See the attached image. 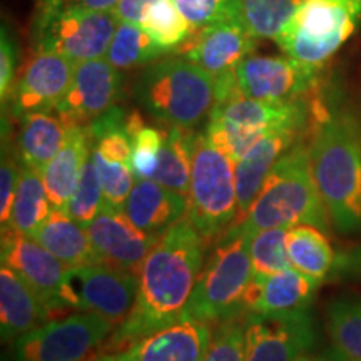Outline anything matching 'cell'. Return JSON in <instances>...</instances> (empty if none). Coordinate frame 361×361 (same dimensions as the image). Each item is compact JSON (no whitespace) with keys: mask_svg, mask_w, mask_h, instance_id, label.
I'll return each instance as SVG.
<instances>
[{"mask_svg":"<svg viewBox=\"0 0 361 361\" xmlns=\"http://www.w3.org/2000/svg\"><path fill=\"white\" fill-rule=\"evenodd\" d=\"M204 241L189 219L161 234L139 269L134 308L106 341L107 351H126L186 314L204 261Z\"/></svg>","mask_w":361,"mask_h":361,"instance_id":"cell-1","label":"cell"},{"mask_svg":"<svg viewBox=\"0 0 361 361\" xmlns=\"http://www.w3.org/2000/svg\"><path fill=\"white\" fill-rule=\"evenodd\" d=\"M313 178L338 231H361V130L348 112L329 116L310 147Z\"/></svg>","mask_w":361,"mask_h":361,"instance_id":"cell-2","label":"cell"},{"mask_svg":"<svg viewBox=\"0 0 361 361\" xmlns=\"http://www.w3.org/2000/svg\"><path fill=\"white\" fill-rule=\"evenodd\" d=\"M311 224L326 231L329 214L311 171L310 149L295 144L269 171L250 213L238 226L247 239L269 228Z\"/></svg>","mask_w":361,"mask_h":361,"instance_id":"cell-3","label":"cell"},{"mask_svg":"<svg viewBox=\"0 0 361 361\" xmlns=\"http://www.w3.org/2000/svg\"><path fill=\"white\" fill-rule=\"evenodd\" d=\"M141 106L159 123L192 129L211 114L214 78L184 57H169L149 66L134 87Z\"/></svg>","mask_w":361,"mask_h":361,"instance_id":"cell-4","label":"cell"},{"mask_svg":"<svg viewBox=\"0 0 361 361\" xmlns=\"http://www.w3.org/2000/svg\"><path fill=\"white\" fill-rule=\"evenodd\" d=\"M189 213L204 245L218 241L238 219L236 164L209 141L206 133H191Z\"/></svg>","mask_w":361,"mask_h":361,"instance_id":"cell-5","label":"cell"},{"mask_svg":"<svg viewBox=\"0 0 361 361\" xmlns=\"http://www.w3.org/2000/svg\"><path fill=\"white\" fill-rule=\"evenodd\" d=\"M252 279L250 239L236 228L226 231L201 269L186 314L204 323L228 322L245 313Z\"/></svg>","mask_w":361,"mask_h":361,"instance_id":"cell-6","label":"cell"},{"mask_svg":"<svg viewBox=\"0 0 361 361\" xmlns=\"http://www.w3.org/2000/svg\"><path fill=\"white\" fill-rule=\"evenodd\" d=\"M360 22L361 0H303L274 42L286 56L322 67L356 32Z\"/></svg>","mask_w":361,"mask_h":361,"instance_id":"cell-7","label":"cell"},{"mask_svg":"<svg viewBox=\"0 0 361 361\" xmlns=\"http://www.w3.org/2000/svg\"><path fill=\"white\" fill-rule=\"evenodd\" d=\"M117 24L112 12L89 11L72 2L44 4L34 24V39L37 51L80 64L106 56Z\"/></svg>","mask_w":361,"mask_h":361,"instance_id":"cell-8","label":"cell"},{"mask_svg":"<svg viewBox=\"0 0 361 361\" xmlns=\"http://www.w3.org/2000/svg\"><path fill=\"white\" fill-rule=\"evenodd\" d=\"M134 271L111 263L67 268L57 295V308L79 310L107 319L114 329L124 323L137 296Z\"/></svg>","mask_w":361,"mask_h":361,"instance_id":"cell-9","label":"cell"},{"mask_svg":"<svg viewBox=\"0 0 361 361\" xmlns=\"http://www.w3.org/2000/svg\"><path fill=\"white\" fill-rule=\"evenodd\" d=\"M112 329L99 314H71L13 340L12 356L16 361H92Z\"/></svg>","mask_w":361,"mask_h":361,"instance_id":"cell-10","label":"cell"},{"mask_svg":"<svg viewBox=\"0 0 361 361\" xmlns=\"http://www.w3.org/2000/svg\"><path fill=\"white\" fill-rule=\"evenodd\" d=\"M313 343L308 310L291 314L245 313V361H296Z\"/></svg>","mask_w":361,"mask_h":361,"instance_id":"cell-11","label":"cell"},{"mask_svg":"<svg viewBox=\"0 0 361 361\" xmlns=\"http://www.w3.org/2000/svg\"><path fill=\"white\" fill-rule=\"evenodd\" d=\"M319 67L290 56H247L238 66V85L246 97L269 102L300 101L318 80Z\"/></svg>","mask_w":361,"mask_h":361,"instance_id":"cell-12","label":"cell"},{"mask_svg":"<svg viewBox=\"0 0 361 361\" xmlns=\"http://www.w3.org/2000/svg\"><path fill=\"white\" fill-rule=\"evenodd\" d=\"M123 90L121 72L106 57L75 64L71 87L56 107L66 126H89L119 101Z\"/></svg>","mask_w":361,"mask_h":361,"instance_id":"cell-13","label":"cell"},{"mask_svg":"<svg viewBox=\"0 0 361 361\" xmlns=\"http://www.w3.org/2000/svg\"><path fill=\"white\" fill-rule=\"evenodd\" d=\"M75 64L54 52L37 51L27 62L12 89V111L17 117L32 112H51L71 87Z\"/></svg>","mask_w":361,"mask_h":361,"instance_id":"cell-14","label":"cell"},{"mask_svg":"<svg viewBox=\"0 0 361 361\" xmlns=\"http://www.w3.org/2000/svg\"><path fill=\"white\" fill-rule=\"evenodd\" d=\"M256 39L243 20H228L196 30L176 54L204 69L213 78L236 71L256 49Z\"/></svg>","mask_w":361,"mask_h":361,"instance_id":"cell-15","label":"cell"},{"mask_svg":"<svg viewBox=\"0 0 361 361\" xmlns=\"http://www.w3.org/2000/svg\"><path fill=\"white\" fill-rule=\"evenodd\" d=\"M2 266L16 271L49 310L57 308V295L67 266L34 238L2 229Z\"/></svg>","mask_w":361,"mask_h":361,"instance_id":"cell-16","label":"cell"},{"mask_svg":"<svg viewBox=\"0 0 361 361\" xmlns=\"http://www.w3.org/2000/svg\"><path fill=\"white\" fill-rule=\"evenodd\" d=\"M87 233L104 263L137 271L161 236L147 234L130 223L124 211L104 206Z\"/></svg>","mask_w":361,"mask_h":361,"instance_id":"cell-17","label":"cell"},{"mask_svg":"<svg viewBox=\"0 0 361 361\" xmlns=\"http://www.w3.org/2000/svg\"><path fill=\"white\" fill-rule=\"evenodd\" d=\"M211 338L209 323L184 314L130 346L129 361H204Z\"/></svg>","mask_w":361,"mask_h":361,"instance_id":"cell-18","label":"cell"},{"mask_svg":"<svg viewBox=\"0 0 361 361\" xmlns=\"http://www.w3.org/2000/svg\"><path fill=\"white\" fill-rule=\"evenodd\" d=\"M318 286V281L295 268L252 278L245 298V313L291 314L306 311Z\"/></svg>","mask_w":361,"mask_h":361,"instance_id":"cell-19","label":"cell"},{"mask_svg":"<svg viewBox=\"0 0 361 361\" xmlns=\"http://www.w3.org/2000/svg\"><path fill=\"white\" fill-rule=\"evenodd\" d=\"M306 116L308 111L301 99L291 102H269L238 92L223 102L214 104L209 121L271 133L276 129H303Z\"/></svg>","mask_w":361,"mask_h":361,"instance_id":"cell-20","label":"cell"},{"mask_svg":"<svg viewBox=\"0 0 361 361\" xmlns=\"http://www.w3.org/2000/svg\"><path fill=\"white\" fill-rule=\"evenodd\" d=\"M301 129H276L271 130L252 146L246 156L236 164L238 186V226L250 213L252 202L256 201L263 188L264 179L284 152L296 144Z\"/></svg>","mask_w":361,"mask_h":361,"instance_id":"cell-21","label":"cell"},{"mask_svg":"<svg viewBox=\"0 0 361 361\" xmlns=\"http://www.w3.org/2000/svg\"><path fill=\"white\" fill-rule=\"evenodd\" d=\"M124 213L135 228L161 236L189 213L186 196L152 179L135 180L124 204Z\"/></svg>","mask_w":361,"mask_h":361,"instance_id":"cell-22","label":"cell"},{"mask_svg":"<svg viewBox=\"0 0 361 361\" xmlns=\"http://www.w3.org/2000/svg\"><path fill=\"white\" fill-rule=\"evenodd\" d=\"M89 156L90 139L87 126H69L62 147L40 171L54 209L66 207L72 192L78 188L80 173Z\"/></svg>","mask_w":361,"mask_h":361,"instance_id":"cell-23","label":"cell"},{"mask_svg":"<svg viewBox=\"0 0 361 361\" xmlns=\"http://www.w3.org/2000/svg\"><path fill=\"white\" fill-rule=\"evenodd\" d=\"M49 308L32 288L7 266L0 269V331L12 341L40 326Z\"/></svg>","mask_w":361,"mask_h":361,"instance_id":"cell-24","label":"cell"},{"mask_svg":"<svg viewBox=\"0 0 361 361\" xmlns=\"http://www.w3.org/2000/svg\"><path fill=\"white\" fill-rule=\"evenodd\" d=\"M30 238L51 251L67 268L104 263L92 245L87 229L72 219L64 207L52 209L51 216Z\"/></svg>","mask_w":361,"mask_h":361,"instance_id":"cell-25","label":"cell"},{"mask_svg":"<svg viewBox=\"0 0 361 361\" xmlns=\"http://www.w3.org/2000/svg\"><path fill=\"white\" fill-rule=\"evenodd\" d=\"M67 129L69 126L51 112H32L22 116L17 137L22 164L40 173L62 147L67 137Z\"/></svg>","mask_w":361,"mask_h":361,"instance_id":"cell-26","label":"cell"},{"mask_svg":"<svg viewBox=\"0 0 361 361\" xmlns=\"http://www.w3.org/2000/svg\"><path fill=\"white\" fill-rule=\"evenodd\" d=\"M286 252L291 268L318 283L328 276L335 263V252L323 229L311 224L288 229Z\"/></svg>","mask_w":361,"mask_h":361,"instance_id":"cell-27","label":"cell"},{"mask_svg":"<svg viewBox=\"0 0 361 361\" xmlns=\"http://www.w3.org/2000/svg\"><path fill=\"white\" fill-rule=\"evenodd\" d=\"M52 209L54 207L45 191L42 176L39 171L22 166L19 180H17L12 218L7 228L25 236H32L40 224L51 216Z\"/></svg>","mask_w":361,"mask_h":361,"instance_id":"cell-28","label":"cell"},{"mask_svg":"<svg viewBox=\"0 0 361 361\" xmlns=\"http://www.w3.org/2000/svg\"><path fill=\"white\" fill-rule=\"evenodd\" d=\"M152 180L164 188L189 196L191 186V130L171 128L166 133L159 154V164Z\"/></svg>","mask_w":361,"mask_h":361,"instance_id":"cell-29","label":"cell"},{"mask_svg":"<svg viewBox=\"0 0 361 361\" xmlns=\"http://www.w3.org/2000/svg\"><path fill=\"white\" fill-rule=\"evenodd\" d=\"M326 323L333 346L350 361H361V295L348 293L333 300Z\"/></svg>","mask_w":361,"mask_h":361,"instance_id":"cell-30","label":"cell"},{"mask_svg":"<svg viewBox=\"0 0 361 361\" xmlns=\"http://www.w3.org/2000/svg\"><path fill=\"white\" fill-rule=\"evenodd\" d=\"M166 52L168 51L154 42L141 25L130 24V22H119L104 57L117 71H128L149 64Z\"/></svg>","mask_w":361,"mask_h":361,"instance_id":"cell-31","label":"cell"},{"mask_svg":"<svg viewBox=\"0 0 361 361\" xmlns=\"http://www.w3.org/2000/svg\"><path fill=\"white\" fill-rule=\"evenodd\" d=\"M303 0H243L241 19L256 39H276Z\"/></svg>","mask_w":361,"mask_h":361,"instance_id":"cell-32","label":"cell"},{"mask_svg":"<svg viewBox=\"0 0 361 361\" xmlns=\"http://www.w3.org/2000/svg\"><path fill=\"white\" fill-rule=\"evenodd\" d=\"M141 27L151 35V39L164 47L166 51H176L191 35L189 24L179 12L174 0H156L147 8Z\"/></svg>","mask_w":361,"mask_h":361,"instance_id":"cell-33","label":"cell"},{"mask_svg":"<svg viewBox=\"0 0 361 361\" xmlns=\"http://www.w3.org/2000/svg\"><path fill=\"white\" fill-rule=\"evenodd\" d=\"M288 229L290 228L263 229L250 239L252 278H264L291 268L286 252Z\"/></svg>","mask_w":361,"mask_h":361,"instance_id":"cell-34","label":"cell"},{"mask_svg":"<svg viewBox=\"0 0 361 361\" xmlns=\"http://www.w3.org/2000/svg\"><path fill=\"white\" fill-rule=\"evenodd\" d=\"M104 207V194L99 174L94 166L92 157L85 161L78 188L72 192L71 200L67 201L64 209L72 219H75L82 228L87 229L90 223L96 219Z\"/></svg>","mask_w":361,"mask_h":361,"instance_id":"cell-35","label":"cell"},{"mask_svg":"<svg viewBox=\"0 0 361 361\" xmlns=\"http://www.w3.org/2000/svg\"><path fill=\"white\" fill-rule=\"evenodd\" d=\"M90 157H92L94 166H96L99 174V180H101L104 206L124 211L126 201H128L129 194L135 184V174L133 173L130 164L106 159L99 152L92 151V147H90Z\"/></svg>","mask_w":361,"mask_h":361,"instance_id":"cell-36","label":"cell"},{"mask_svg":"<svg viewBox=\"0 0 361 361\" xmlns=\"http://www.w3.org/2000/svg\"><path fill=\"white\" fill-rule=\"evenodd\" d=\"M191 34L213 24L243 20V0H174Z\"/></svg>","mask_w":361,"mask_h":361,"instance_id":"cell-37","label":"cell"},{"mask_svg":"<svg viewBox=\"0 0 361 361\" xmlns=\"http://www.w3.org/2000/svg\"><path fill=\"white\" fill-rule=\"evenodd\" d=\"M204 133L207 137H209V141L213 142L221 152H224L234 164H238V162L246 156V152L250 151L263 135L268 134L261 133V130L241 128V126L221 123V121H209Z\"/></svg>","mask_w":361,"mask_h":361,"instance_id":"cell-38","label":"cell"},{"mask_svg":"<svg viewBox=\"0 0 361 361\" xmlns=\"http://www.w3.org/2000/svg\"><path fill=\"white\" fill-rule=\"evenodd\" d=\"M166 133L154 128H144L133 137V154H130V168L135 178L152 179L157 164H159V154L164 142Z\"/></svg>","mask_w":361,"mask_h":361,"instance_id":"cell-39","label":"cell"},{"mask_svg":"<svg viewBox=\"0 0 361 361\" xmlns=\"http://www.w3.org/2000/svg\"><path fill=\"white\" fill-rule=\"evenodd\" d=\"M204 361H245V319L223 322L211 338Z\"/></svg>","mask_w":361,"mask_h":361,"instance_id":"cell-40","label":"cell"},{"mask_svg":"<svg viewBox=\"0 0 361 361\" xmlns=\"http://www.w3.org/2000/svg\"><path fill=\"white\" fill-rule=\"evenodd\" d=\"M19 173V166L12 159L4 157L2 168H0V223H2V229L7 228L8 223H11Z\"/></svg>","mask_w":361,"mask_h":361,"instance_id":"cell-41","label":"cell"},{"mask_svg":"<svg viewBox=\"0 0 361 361\" xmlns=\"http://www.w3.org/2000/svg\"><path fill=\"white\" fill-rule=\"evenodd\" d=\"M16 62H17V49L11 35L7 34L6 27L0 34V97L2 102H6L7 97H11L13 74H16Z\"/></svg>","mask_w":361,"mask_h":361,"instance_id":"cell-42","label":"cell"},{"mask_svg":"<svg viewBox=\"0 0 361 361\" xmlns=\"http://www.w3.org/2000/svg\"><path fill=\"white\" fill-rule=\"evenodd\" d=\"M154 2L156 0H121L112 13L116 16L117 22H130V24L141 25L147 8Z\"/></svg>","mask_w":361,"mask_h":361,"instance_id":"cell-43","label":"cell"},{"mask_svg":"<svg viewBox=\"0 0 361 361\" xmlns=\"http://www.w3.org/2000/svg\"><path fill=\"white\" fill-rule=\"evenodd\" d=\"M66 2H72L75 6H80L89 11H97V12H114L117 4L121 0H66Z\"/></svg>","mask_w":361,"mask_h":361,"instance_id":"cell-44","label":"cell"},{"mask_svg":"<svg viewBox=\"0 0 361 361\" xmlns=\"http://www.w3.org/2000/svg\"><path fill=\"white\" fill-rule=\"evenodd\" d=\"M313 361H350L348 358H346L345 355L341 353V351H338L335 346L329 350H324L322 355H318Z\"/></svg>","mask_w":361,"mask_h":361,"instance_id":"cell-45","label":"cell"},{"mask_svg":"<svg viewBox=\"0 0 361 361\" xmlns=\"http://www.w3.org/2000/svg\"><path fill=\"white\" fill-rule=\"evenodd\" d=\"M92 361H129V353L128 350L126 351H117V353H104V355H99L94 358Z\"/></svg>","mask_w":361,"mask_h":361,"instance_id":"cell-46","label":"cell"},{"mask_svg":"<svg viewBox=\"0 0 361 361\" xmlns=\"http://www.w3.org/2000/svg\"><path fill=\"white\" fill-rule=\"evenodd\" d=\"M66 2V0H44V4H61Z\"/></svg>","mask_w":361,"mask_h":361,"instance_id":"cell-47","label":"cell"},{"mask_svg":"<svg viewBox=\"0 0 361 361\" xmlns=\"http://www.w3.org/2000/svg\"><path fill=\"white\" fill-rule=\"evenodd\" d=\"M296 361H313V360H311V358H308V356H305V355H301L300 356V358H298Z\"/></svg>","mask_w":361,"mask_h":361,"instance_id":"cell-48","label":"cell"}]
</instances>
